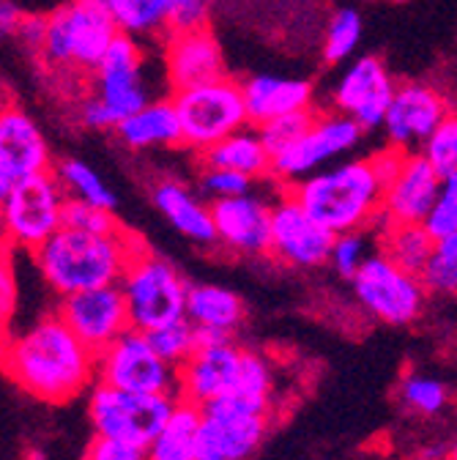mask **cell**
<instances>
[{
	"label": "cell",
	"mask_w": 457,
	"mask_h": 460,
	"mask_svg": "<svg viewBox=\"0 0 457 460\" xmlns=\"http://www.w3.org/2000/svg\"><path fill=\"white\" fill-rule=\"evenodd\" d=\"M446 112L449 104L441 96V91L425 83H406L397 85L381 129L389 146L400 151H417L438 129V124L446 119Z\"/></svg>",
	"instance_id": "17"
},
{
	"label": "cell",
	"mask_w": 457,
	"mask_h": 460,
	"mask_svg": "<svg viewBox=\"0 0 457 460\" xmlns=\"http://www.w3.org/2000/svg\"><path fill=\"white\" fill-rule=\"evenodd\" d=\"M255 179L244 176V172L227 170V167H203L200 172V187L203 195L211 200H227V198H239L252 192Z\"/></svg>",
	"instance_id": "39"
},
{
	"label": "cell",
	"mask_w": 457,
	"mask_h": 460,
	"mask_svg": "<svg viewBox=\"0 0 457 460\" xmlns=\"http://www.w3.org/2000/svg\"><path fill=\"white\" fill-rule=\"evenodd\" d=\"M422 154L433 162L441 176H449L457 170V110L446 112V119L422 146Z\"/></svg>",
	"instance_id": "36"
},
{
	"label": "cell",
	"mask_w": 457,
	"mask_h": 460,
	"mask_svg": "<svg viewBox=\"0 0 457 460\" xmlns=\"http://www.w3.org/2000/svg\"><path fill=\"white\" fill-rule=\"evenodd\" d=\"M274 400L227 392L203 406L200 420V460H250L268 428Z\"/></svg>",
	"instance_id": "5"
},
{
	"label": "cell",
	"mask_w": 457,
	"mask_h": 460,
	"mask_svg": "<svg viewBox=\"0 0 457 460\" xmlns=\"http://www.w3.org/2000/svg\"><path fill=\"white\" fill-rule=\"evenodd\" d=\"M422 282L430 294L457 296V234L435 239L433 255L422 271Z\"/></svg>",
	"instance_id": "34"
},
{
	"label": "cell",
	"mask_w": 457,
	"mask_h": 460,
	"mask_svg": "<svg viewBox=\"0 0 457 460\" xmlns=\"http://www.w3.org/2000/svg\"><path fill=\"white\" fill-rule=\"evenodd\" d=\"M334 234L323 227L288 190L271 208V258L288 269L329 266Z\"/></svg>",
	"instance_id": "13"
},
{
	"label": "cell",
	"mask_w": 457,
	"mask_h": 460,
	"mask_svg": "<svg viewBox=\"0 0 457 460\" xmlns=\"http://www.w3.org/2000/svg\"><path fill=\"white\" fill-rule=\"evenodd\" d=\"M116 135L124 146L135 151L145 148H164V146H184V132L173 99L170 102H148L129 119L116 127Z\"/></svg>",
	"instance_id": "25"
},
{
	"label": "cell",
	"mask_w": 457,
	"mask_h": 460,
	"mask_svg": "<svg viewBox=\"0 0 457 460\" xmlns=\"http://www.w3.org/2000/svg\"><path fill=\"white\" fill-rule=\"evenodd\" d=\"M49 167V146L39 124L25 110L6 104L0 115V195H6L28 176L47 172Z\"/></svg>",
	"instance_id": "20"
},
{
	"label": "cell",
	"mask_w": 457,
	"mask_h": 460,
	"mask_svg": "<svg viewBox=\"0 0 457 460\" xmlns=\"http://www.w3.org/2000/svg\"><path fill=\"white\" fill-rule=\"evenodd\" d=\"M378 239L381 252L419 277L435 247V236L425 227V222H383Z\"/></svg>",
	"instance_id": "29"
},
{
	"label": "cell",
	"mask_w": 457,
	"mask_h": 460,
	"mask_svg": "<svg viewBox=\"0 0 457 460\" xmlns=\"http://www.w3.org/2000/svg\"><path fill=\"white\" fill-rule=\"evenodd\" d=\"M362 39V14L356 9H339L326 28L323 39V61L326 64H346L356 52Z\"/></svg>",
	"instance_id": "33"
},
{
	"label": "cell",
	"mask_w": 457,
	"mask_h": 460,
	"mask_svg": "<svg viewBox=\"0 0 457 460\" xmlns=\"http://www.w3.org/2000/svg\"><path fill=\"white\" fill-rule=\"evenodd\" d=\"M0 198H4V203H0L4 239L14 252H36L49 236L64 227L69 195L55 176V170L22 179Z\"/></svg>",
	"instance_id": "7"
},
{
	"label": "cell",
	"mask_w": 457,
	"mask_h": 460,
	"mask_svg": "<svg viewBox=\"0 0 457 460\" xmlns=\"http://www.w3.org/2000/svg\"><path fill=\"white\" fill-rule=\"evenodd\" d=\"M173 104L181 121L184 146L198 154L250 127L244 88L231 77L173 91Z\"/></svg>",
	"instance_id": "8"
},
{
	"label": "cell",
	"mask_w": 457,
	"mask_h": 460,
	"mask_svg": "<svg viewBox=\"0 0 457 460\" xmlns=\"http://www.w3.org/2000/svg\"><path fill=\"white\" fill-rule=\"evenodd\" d=\"M444 176L433 162L419 151H403L397 170L386 184L383 195V222H425L433 203L438 200Z\"/></svg>",
	"instance_id": "21"
},
{
	"label": "cell",
	"mask_w": 457,
	"mask_h": 460,
	"mask_svg": "<svg viewBox=\"0 0 457 460\" xmlns=\"http://www.w3.org/2000/svg\"><path fill=\"white\" fill-rule=\"evenodd\" d=\"M244 302L236 291L224 285L214 282H198L189 288V305H187V318L198 329H214L233 334L244 323Z\"/></svg>",
	"instance_id": "27"
},
{
	"label": "cell",
	"mask_w": 457,
	"mask_h": 460,
	"mask_svg": "<svg viewBox=\"0 0 457 460\" xmlns=\"http://www.w3.org/2000/svg\"><path fill=\"white\" fill-rule=\"evenodd\" d=\"M104 6L110 9L112 17H116L119 28L124 33H132V36H148V33H154L151 31L148 12L143 6V0H104Z\"/></svg>",
	"instance_id": "40"
},
{
	"label": "cell",
	"mask_w": 457,
	"mask_h": 460,
	"mask_svg": "<svg viewBox=\"0 0 457 460\" xmlns=\"http://www.w3.org/2000/svg\"><path fill=\"white\" fill-rule=\"evenodd\" d=\"M200 164L203 167H227L244 172V176L260 181L271 179V151L263 143L258 127L255 129H242L231 137L214 143L211 148L200 151Z\"/></svg>",
	"instance_id": "26"
},
{
	"label": "cell",
	"mask_w": 457,
	"mask_h": 460,
	"mask_svg": "<svg viewBox=\"0 0 457 460\" xmlns=\"http://www.w3.org/2000/svg\"><path fill=\"white\" fill-rule=\"evenodd\" d=\"M14 36L20 39L22 47H28V49L41 55L44 39H47V17H22V22H20Z\"/></svg>",
	"instance_id": "45"
},
{
	"label": "cell",
	"mask_w": 457,
	"mask_h": 460,
	"mask_svg": "<svg viewBox=\"0 0 457 460\" xmlns=\"http://www.w3.org/2000/svg\"><path fill=\"white\" fill-rule=\"evenodd\" d=\"M200 406L179 400L173 417L151 441L148 460H200Z\"/></svg>",
	"instance_id": "28"
},
{
	"label": "cell",
	"mask_w": 457,
	"mask_h": 460,
	"mask_svg": "<svg viewBox=\"0 0 457 460\" xmlns=\"http://www.w3.org/2000/svg\"><path fill=\"white\" fill-rule=\"evenodd\" d=\"M164 58H167V80L173 85V91L224 77L222 49L208 28L170 33Z\"/></svg>",
	"instance_id": "22"
},
{
	"label": "cell",
	"mask_w": 457,
	"mask_h": 460,
	"mask_svg": "<svg viewBox=\"0 0 457 460\" xmlns=\"http://www.w3.org/2000/svg\"><path fill=\"white\" fill-rule=\"evenodd\" d=\"M154 349L162 354V359H167L170 365L181 367L187 359H192V354L198 351V326L184 315V318H176L164 326H156L148 332Z\"/></svg>",
	"instance_id": "32"
},
{
	"label": "cell",
	"mask_w": 457,
	"mask_h": 460,
	"mask_svg": "<svg viewBox=\"0 0 457 460\" xmlns=\"http://www.w3.org/2000/svg\"><path fill=\"white\" fill-rule=\"evenodd\" d=\"M55 313H58L96 354L104 351L110 342H116L127 329H132L121 282L99 285V288H88V291L61 296Z\"/></svg>",
	"instance_id": "15"
},
{
	"label": "cell",
	"mask_w": 457,
	"mask_h": 460,
	"mask_svg": "<svg viewBox=\"0 0 457 460\" xmlns=\"http://www.w3.org/2000/svg\"><path fill=\"white\" fill-rule=\"evenodd\" d=\"M449 460H457V441H454L452 449H449Z\"/></svg>",
	"instance_id": "48"
},
{
	"label": "cell",
	"mask_w": 457,
	"mask_h": 460,
	"mask_svg": "<svg viewBox=\"0 0 457 460\" xmlns=\"http://www.w3.org/2000/svg\"><path fill=\"white\" fill-rule=\"evenodd\" d=\"M140 247L143 242L124 227L116 234H85L64 225L31 255L49 291L69 296L88 288L121 282Z\"/></svg>",
	"instance_id": "3"
},
{
	"label": "cell",
	"mask_w": 457,
	"mask_h": 460,
	"mask_svg": "<svg viewBox=\"0 0 457 460\" xmlns=\"http://www.w3.org/2000/svg\"><path fill=\"white\" fill-rule=\"evenodd\" d=\"M176 4H179V0H143L154 33L156 31H167V20H170V12L176 9Z\"/></svg>",
	"instance_id": "46"
},
{
	"label": "cell",
	"mask_w": 457,
	"mask_h": 460,
	"mask_svg": "<svg viewBox=\"0 0 457 460\" xmlns=\"http://www.w3.org/2000/svg\"><path fill=\"white\" fill-rule=\"evenodd\" d=\"M96 381L127 392L179 397V367L162 359L148 332L127 329L116 342L99 351Z\"/></svg>",
	"instance_id": "12"
},
{
	"label": "cell",
	"mask_w": 457,
	"mask_h": 460,
	"mask_svg": "<svg viewBox=\"0 0 457 460\" xmlns=\"http://www.w3.org/2000/svg\"><path fill=\"white\" fill-rule=\"evenodd\" d=\"M9 247L4 244V274H0V282H4V296H0V310H4V326L9 329V321H12V315H14V310H17V296H20V291H17V269H14V263L9 261Z\"/></svg>",
	"instance_id": "43"
},
{
	"label": "cell",
	"mask_w": 457,
	"mask_h": 460,
	"mask_svg": "<svg viewBox=\"0 0 457 460\" xmlns=\"http://www.w3.org/2000/svg\"><path fill=\"white\" fill-rule=\"evenodd\" d=\"M80 121H83V127H88V129H93V132L116 129V121H112L110 110H107L93 93L85 96L83 104H80Z\"/></svg>",
	"instance_id": "44"
},
{
	"label": "cell",
	"mask_w": 457,
	"mask_h": 460,
	"mask_svg": "<svg viewBox=\"0 0 457 460\" xmlns=\"http://www.w3.org/2000/svg\"><path fill=\"white\" fill-rule=\"evenodd\" d=\"M151 198L159 214L173 225L184 239H189L198 247L219 244L211 206L203 203V198L195 195L187 184L176 179H164L154 187Z\"/></svg>",
	"instance_id": "23"
},
{
	"label": "cell",
	"mask_w": 457,
	"mask_h": 460,
	"mask_svg": "<svg viewBox=\"0 0 457 460\" xmlns=\"http://www.w3.org/2000/svg\"><path fill=\"white\" fill-rule=\"evenodd\" d=\"M121 288L129 307L132 329L151 332L187 315L189 282L167 258L151 252L145 244L137 250L121 277Z\"/></svg>",
	"instance_id": "6"
},
{
	"label": "cell",
	"mask_w": 457,
	"mask_h": 460,
	"mask_svg": "<svg viewBox=\"0 0 457 460\" xmlns=\"http://www.w3.org/2000/svg\"><path fill=\"white\" fill-rule=\"evenodd\" d=\"M403 151L389 148L367 159H342L294 184L288 192L331 234L359 230L381 219L383 195Z\"/></svg>",
	"instance_id": "2"
},
{
	"label": "cell",
	"mask_w": 457,
	"mask_h": 460,
	"mask_svg": "<svg viewBox=\"0 0 457 460\" xmlns=\"http://www.w3.org/2000/svg\"><path fill=\"white\" fill-rule=\"evenodd\" d=\"M121 33L104 0H69L47 17L41 58L55 69L93 72Z\"/></svg>",
	"instance_id": "4"
},
{
	"label": "cell",
	"mask_w": 457,
	"mask_h": 460,
	"mask_svg": "<svg viewBox=\"0 0 457 460\" xmlns=\"http://www.w3.org/2000/svg\"><path fill=\"white\" fill-rule=\"evenodd\" d=\"M242 88H244V102H247L252 127H263L291 112L312 110V102H315L312 85L296 77L255 75L247 83H242Z\"/></svg>",
	"instance_id": "24"
},
{
	"label": "cell",
	"mask_w": 457,
	"mask_h": 460,
	"mask_svg": "<svg viewBox=\"0 0 457 460\" xmlns=\"http://www.w3.org/2000/svg\"><path fill=\"white\" fill-rule=\"evenodd\" d=\"M271 208L274 203H266L260 192L214 200L211 211L219 244L244 258L271 255Z\"/></svg>",
	"instance_id": "19"
},
{
	"label": "cell",
	"mask_w": 457,
	"mask_h": 460,
	"mask_svg": "<svg viewBox=\"0 0 457 460\" xmlns=\"http://www.w3.org/2000/svg\"><path fill=\"white\" fill-rule=\"evenodd\" d=\"M425 227L430 230L435 239L457 234V198L441 190L438 200L433 203L430 214L425 217Z\"/></svg>",
	"instance_id": "42"
},
{
	"label": "cell",
	"mask_w": 457,
	"mask_h": 460,
	"mask_svg": "<svg viewBox=\"0 0 457 460\" xmlns=\"http://www.w3.org/2000/svg\"><path fill=\"white\" fill-rule=\"evenodd\" d=\"M55 176L64 184L66 195L83 203H93L101 208H116V192L107 187L99 172L83 159H64L55 164Z\"/></svg>",
	"instance_id": "31"
},
{
	"label": "cell",
	"mask_w": 457,
	"mask_h": 460,
	"mask_svg": "<svg viewBox=\"0 0 457 460\" xmlns=\"http://www.w3.org/2000/svg\"><path fill=\"white\" fill-rule=\"evenodd\" d=\"M83 460H148V449L121 438L93 436V441L85 447Z\"/></svg>",
	"instance_id": "41"
},
{
	"label": "cell",
	"mask_w": 457,
	"mask_h": 460,
	"mask_svg": "<svg viewBox=\"0 0 457 460\" xmlns=\"http://www.w3.org/2000/svg\"><path fill=\"white\" fill-rule=\"evenodd\" d=\"M397 402L411 417L433 420V417L446 411V406H449V389L438 378H433V376L409 373V376H403V381H400V386H397Z\"/></svg>",
	"instance_id": "30"
},
{
	"label": "cell",
	"mask_w": 457,
	"mask_h": 460,
	"mask_svg": "<svg viewBox=\"0 0 457 460\" xmlns=\"http://www.w3.org/2000/svg\"><path fill=\"white\" fill-rule=\"evenodd\" d=\"M179 397L127 392L96 381L88 392V420L96 436L121 438L137 447H151L159 430L173 417Z\"/></svg>",
	"instance_id": "9"
},
{
	"label": "cell",
	"mask_w": 457,
	"mask_h": 460,
	"mask_svg": "<svg viewBox=\"0 0 457 460\" xmlns=\"http://www.w3.org/2000/svg\"><path fill=\"white\" fill-rule=\"evenodd\" d=\"M365 127L346 112H318L312 127L271 156V179L291 190L312 172L334 164L339 156H348L365 137Z\"/></svg>",
	"instance_id": "10"
},
{
	"label": "cell",
	"mask_w": 457,
	"mask_h": 460,
	"mask_svg": "<svg viewBox=\"0 0 457 460\" xmlns=\"http://www.w3.org/2000/svg\"><path fill=\"white\" fill-rule=\"evenodd\" d=\"M64 225L75 230H85V234H116L121 230L119 219L112 217V208H101L93 203H83L69 198L64 211Z\"/></svg>",
	"instance_id": "38"
},
{
	"label": "cell",
	"mask_w": 457,
	"mask_h": 460,
	"mask_svg": "<svg viewBox=\"0 0 457 460\" xmlns=\"http://www.w3.org/2000/svg\"><path fill=\"white\" fill-rule=\"evenodd\" d=\"M244 349H239L233 337L200 342L192 359L179 367V400L206 406V402L233 392L242 376Z\"/></svg>",
	"instance_id": "18"
},
{
	"label": "cell",
	"mask_w": 457,
	"mask_h": 460,
	"mask_svg": "<svg viewBox=\"0 0 457 460\" xmlns=\"http://www.w3.org/2000/svg\"><path fill=\"white\" fill-rule=\"evenodd\" d=\"M394 91L397 85L389 69L383 66V61H378L373 55H362L356 61H351L337 77L331 102H334V110L351 115L365 129H378L383 127Z\"/></svg>",
	"instance_id": "16"
},
{
	"label": "cell",
	"mask_w": 457,
	"mask_h": 460,
	"mask_svg": "<svg viewBox=\"0 0 457 460\" xmlns=\"http://www.w3.org/2000/svg\"><path fill=\"white\" fill-rule=\"evenodd\" d=\"M351 282L359 307L389 326L414 323L430 294L419 274L394 263L386 252H373Z\"/></svg>",
	"instance_id": "11"
},
{
	"label": "cell",
	"mask_w": 457,
	"mask_h": 460,
	"mask_svg": "<svg viewBox=\"0 0 457 460\" xmlns=\"http://www.w3.org/2000/svg\"><path fill=\"white\" fill-rule=\"evenodd\" d=\"M22 12L17 9V4H12V0H4L0 4V31H4L6 36H14L20 22H22Z\"/></svg>",
	"instance_id": "47"
},
{
	"label": "cell",
	"mask_w": 457,
	"mask_h": 460,
	"mask_svg": "<svg viewBox=\"0 0 457 460\" xmlns=\"http://www.w3.org/2000/svg\"><path fill=\"white\" fill-rule=\"evenodd\" d=\"M4 337L6 376L25 394L61 406L93 386L99 354L58 313Z\"/></svg>",
	"instance_id": "1"
},
{
	"label": "cell",
	"mask_w": 457,
	"mask_h": 460,
	"mask_svg": "<svg viewBox=\"0 0 457 460\" xmlns=\"http://www.w3.org/2000/svg\"><path fill=\"white\" fill-rule=\"evenodd\" d=\"M381 4H406V0H381Z\"/></svg>",
	"instance_id": "49"
},
{
	"label": "cell",
	"mask_w": 457,
	"mask_h": 460,
	"mask_svg": "<svg viewBox=\"0 0 457 460\" xmlns=\"http://www.w3.org/2000/svg\"><path fill=\"white\" fill-rule=\"evenodd\" d=\"M91 75V93L110 110L116 127L151 102L143 80V49L132 33L121 31Z\"/></svg>",
	"instance_id": "14"
},
{
	"label": "cell",
	"mask_w": 457,
	"mask_h": 460,
	"mask_svg": "<svg viewBox=\"0 0 457 460\" xmlns=\"http://www.w3.org/2000/svg\"><path fill=\"white\" fill-rule=\"evenodd\" d=\"M373 234H367L365 227L359 230H346V234H337L331 244V258L329 266L342 277V279H354L356 271L367 263L373 255Z\"/></svg>",
	"instance_id": "35"
},
{
	"label": "cell",
	"mask_w": 457,
	"mask_h": 460,
	"mask_svg": "<svg viewBox=\"0 0 457 460\" xmlns=\"http://www.w3.org/2000/svg\"><path fill=\"white\" fill-rule=\"evenodd\" d=\"M315 110H302V112H291V115H282V119H274L263 127H258L263 143L268 146L271 156L277 151H282L285 146H291L294 140H299L315 121Z\"/></svg>",
	"instance_id": "37"
}]
</instances>
